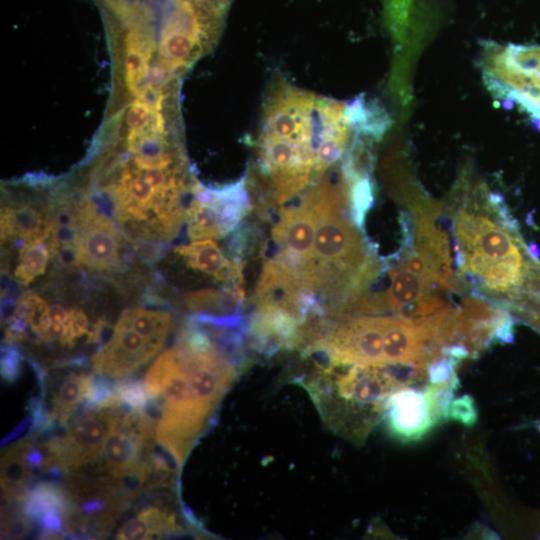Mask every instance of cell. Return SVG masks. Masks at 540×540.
Here are the masks:
<instances>
[{
    "label": "cell",
    "mask_w": 540,
    "mask_h": 540,
    "mask_svg": "<svg viewBox=\"0 0 540 540\" xmlns=\"http://www.w3.org/2000/svg\"><path fill=\"white\" fill-rule=\"evenodd\" d=\"M244 299V290L205 288L189 292L184 297V303L195 314L225 317L240 315Z\"/></svg>",
    "instance_id": "obj_8"
},
{
    "label": "cell",
    "mask_w": 540,
    "mask_h": 540,
    "mask_svg": "<svg viewBox=\"0 0 540 540\" xmlns=\"http://www.w3.org/2000/svg\"><path fill=\"white\" fill-rule=\"evenodd\" d=\"M21 372V354L12 345H6L1 352V375L5 382L14 383Z\"/></svg>",
    "instance_id": "obj_15"
},
{
    "label": "cell",
    "mask_w": 540,
    "mask_h": 540,
    "mask_svg": "<svg viewBox=\"0 0 540 540\" xmlns=\"http://www.w3.org/2000/svg\"><path fill=\"white\" fill-rule=\"evenodd\" d=\"M326 424L357 443L383 418L388 397L406 387L395 367L332 362L323 358L302 380Z\"/></svg>",
    "instance_id": "obj_2"
},
{
    "label": "cell",
    "mask_w": 540,
    "mask_h": 540,
    "mask_svg": "<svg viewBox=\"0 0 540 540\" xmlns=\"http://www.w3.org/2000/svg\"><path fill=\"white\" fill-rule=\"evenodd\" d=\"M20 502L22 512L30 520L37 522L49 513L60 514L65 522L70 514V500L65 488H60L51 481L38 482Z\"/></svg>",
    "instance_id": "obj_9"
},
{
    "label": "cell",
    "mask_w": 540,
    "mask_h": 540,
    "mask_svg": "<svg viewBox=\"0 0 540 540\" xmlns=\"http://www.w3.org/2000/svg\"><path fill=\"white\" fill-rule=\"evenodd\" d=\"M447 417L466 425H472L477 418V412L470 396L465 395L450 402Z\"/></svg>",
    "instance_id": "obj_16"
},
{
    "label": "cell",
    "mask_w": 540,
    "mask_h": 540,
    "mask_svg": "<svg viewBox=\"0 0 540 540\" xmlns=\"http://www.w3.org/2000/svg\"><path fill=\"white\" fill-rule=\"evenodd\" d=\"M163 345L118 321L108 341L92 357L94 371L107 378H124L150 361Z\"/></svg>",
    "instance_id": "obj_6"
},
{
    "label": "cell",
    "mask_w": 540,
    "mask_h": 540,
    "mask_svg": "<svg viewBox=\"0 0 540 540\" xmlns=\"http://www.w3.org/2000/svg\"><path fill=\"white\" fill-rule=\"evenodd\" d=\"M90 374L71 372L59 385L52 399L51 414L62 425L68 426L71 414L83 403Z\"/></svg>",
    "instance_id": "obj_12"
},
{
    "label": "cell",
    "mask_w": 540,
    "mask_h": 540,
    "mask_svg": "<svg viewBox=\"0 0 540 540\" xmlns=\"http://www.w3.org/2000/svg\"><path fill=\"white\" fill-rule=\"evenodd\" d=\"M32 473L23 459L20 443L7 450L1 459V486L8 502L21 501L29 490Z\"/></svg>",
    "instance_id": "obj_11"
},
{
    "label": "cell",
    "mask_w": 540,
    "mask_h": 540,
    "mask_svg": "<svg viewBox=\"0 0 540 540\" xmlns=\"http://www.w3.org/2000/svg\"><path fill=\"white\" fill-rule=\"evenodd\" d=\"M30 423H32L31 418L25 419L20 425H18L9 435H7L2 440V445L6 444L7 442L15 439L17 436L22 434Z\"/></svg>",
    "instance_id": "obj_20"
},
{
    "label": "cell",
    "mask_w": 540,
    "mask_h": 540,
    "mask_svg": "<svg viewBox=\"0 0 540 540\" xmlns=\"http://www.w3.org/2000/svg\"><path fill=\"white\" fill-rule=\"evenodd\" d=\"M118 321L161 345H164L172 325V317L168 311L144 307L125 309Z\"/></svg>",
    "instance_id": "obj_10"
},
{
    "label": "cell",
    "mask_w": 540,
    "mask_h": 540,
    "mask_svg": "<svg viewBox=\"0 0 540 540\" xmlns=\"http://www.w3.org/2000/svg\"><path fill=\"white\" fill-rule=\"evenodd\" d=\"M455 260L460 274L502 308L518 300L536 262L517 233L503 198L476 187L454 219Z\"/></svg>",
    "instance_id": "obj_1"
},
{
    "label": "cell",
    "mask_w": 540,
    "mask_h": 540,
    "mask_svg": "<svg viewBox=\"0 0 540 540\" xmlns=\"http://www.w3.org/2000/svg\"><path fill=\"white\" fill-rule=\"evenodd\" d=\"M207 9L221 17L226 11L230 0H199Z\"/></svg>",
    "instance_id": "obj_19"
},
{
    "label": "cell",
    "mask_w": 540,
    "mask_h": 540,
    "mask_svg": "<svg viewBox=\"0 0 540 540\" xmlns=\"http://www.w3.org/2000/svg\"><path fill=\"white\" fill-rule=\"evenodd\" d=\"M186 265L224 283L227 288L243 290V261L229 260L212 239L192 240L174 249Z\"/></svg>",
    "instance_id": "obj_7"
},
{
    "label": "cell",
    "mask_w": 540,
    "mask_h": 540,
    "mask_svg": "<svg viewBox=\"0 0 540 540\" xmlns=\"http://www.w3.org/2000/svg\"><path fill=\"white\" fill-rule=\"evenodd\" d=\"M374 203V183L372 177L356 180L350 185L349 211L354 225L363 230L365 216Z\"/></svg>",
    "instance_id": "obj_13"
},
{
    "label": "cell",
    "mask_w": 540,
    "mask_h": 540,
    "mask_svg": "<svg viewBox=\"0 0 540 540\" xmlns=\"http://www.w3.org/2000/svg\"><path fill=\"white\" fill-rule=\"evenodd\" d=\"M118 539H150V532L146 523L137 515L128 520L117 533Z\"/></svg>",
    "instance_id": "obj_17"
},
{
    "label": "cell",
    "mask_w": 540,
    "mask_h": 540,
    "mask_svg": "<svg viewBox=\"0 0 540 540\" xmlns=\"http://www.w3.org/2000/svg\"><path fill=\"white\" fill-rule=\"evenodd\" d=\"M120 413V406L90 409L66 433L48 440L64 472L91 463L101 455L105 437Z\"/></svg>",
    "instance_id": "obj_5"
},
{
    "label": "cell",
    "mask_w": 540,
    "mask_h": 540,
    "mask_svg": "<svg viewBox=\"0 0 540 540\" xmlns=\"http://www.w3.org/2000/svg\"><path fill=\"white\" fill-rule=\"evenodd\" d=\"M450 393L446 388L427 384L423 389L406 386L387 399L383 418L389 432L400 440L421 438L441 418L447 417Z\"/></svg>",
    "instance_id": "obj_4"
},
{
    "label": "cell",
    "mask_w": 540,
    "mask_h": 540,
    "mask_svg": "<svg viewBox=\"0 0 540 540\" xmlns=\"http://www.w3.org/2000/svg\"><path fill=\"white\" fill-rule=\"evenodd\" d=\"M115 391L121 405L134 411H145L149 403V396L144 381L123 380L115 383Z\"/></svg>",
    "instance_id": "obj_14"
},
{
    "label": "cell",
    "mask_w": 540,
    "mask_h": 540,
    "mask_svg": "<svg viewBox=\"0 0 540 540\" xmlns=\"http://www.w3.org/2000/svg\"><path fill=\"white\" fill-rule=\"evenodd\" d=\"M246 176L221 188L195 185L187 210L191 240L220 239L234 231L251 210Z\"/></svg>",
    "instance_id": "obj_3"
},
{
    "label": "cell",
    "mask_w": 540,
    "mask_h": 540,
    "mask_svg": "<svg viewBox=\"0 0 540 540\" xmlns=\"http://www.w3.org/2000/svg\"><path fill=\"white\" fill-rule=\"evenodd\" d=\"M149 115L148 105L137 102L129 110L127 121L134 129H143L149 121Z\"/></svg>",
    "instance_id": "obj_18"
}]
</instances>
